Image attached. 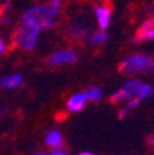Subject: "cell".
Listing matches in <instances>:
<instances>
[{
    "instance_id": "cell-7",
    "label": "cell",
    "mask_w": 154,
    "mask_h": 155,
    "mask_svg": "<svg viewBox=\"0 0 154 155\" xmlns=\"http://www.w3.org/2000/svg\"><path fill=\"white\" fill-rule=\"evenodd\" d=\"M94 15L99 25V31H106L111 22V10L104 4H100L94 8Z\"/></svg>"
},
{
    "instance_id": "cell-8",
    "label": "cell",
    "mask_w": 154,
    "mask_h": 155,
    "mask_svg": "<svg viewBox=\"0 0 154 155\" xmlns=\"http://www.w3.org/2000/svg\"><path fill=\"white\" fill-rule=\"evenodd\" d=\"M24 82V76L21 74H9L0 78V87L6 90H15Z\"/></svg>"
},
{
    "instance_id": "cell-1",
    "label": "cell",
    "mask_w": 154,
    "mask_h": 155,
    "mask_svg": "<svg viewBox=\"0 0 154 155\" xmlns=\"http://www.w3.org/2000/svg\"><path fill=\"white\" fill-rule=\"evenodd\" d=\"M60 3L61 2H58V0H50L47 4L42 3L32 6L22 14L21 25L32 28L38 32L54 28L61 11Z\"/></svg>"
},
{
    "instance_id": "cell-13",
    "label": "cell",
    "mask_w": 154,
    "mask_h": 155,
    "mask_svg": "<svg viewBox=\"0 0 154 155\" xmlns=\"http://www.w3.org/2000/svg\"><path fill=\"white\" fill-rule=\"evenodd\" d=\"M108 40V35L106 33V31H97V32L92 33V36H89V42L92 46H100Z\"/></svg>"
},
{
    "instance_id": "cell-12",
    "label": "cell",
    "mask_w": 154,
    "mask_h": 155,
    "mask_svg": "<svg viewBox=\"0 0 154 155\" xmlns=\"http://www.w3.org/2000/svg\"><path fill=\"white\" fill-rule=\"evenodd\" d=\"M85 97H86L87 101H99L103 98V90L100 87H96V86H92V87H87L86 90L84 91Z\"/></svg>"
},
{
    "instance_id": "cell-6",
    "label": "cell",
    "mask_w": 154,
    "mask_h": 155,
    "mask_svg": "<svg viewBox=\"0 0 154 155\" xmlns=\"http://www.w3.org/2000/svg\"><path fill=\"white\" fill-rule=\"evenodd\" d=\"M136 42H151L154 39V21L153 18L146 19L145 22L139 26L136 32Z\"/></svg>"
},
{
    "instance_id": "cell-4",
    "label": "cell",
    "mask_w": 154,
    "mask_h": 155,
    "mask_svg": "<svg viewBox=\"0 0 154 155\" xmlns=\"http://www.w3.org/2000/svg\"><path fill=\"white\" fill-rule=\"evenodd\" d=\"M40 32L28 26L19 25L13 35V45L21 51H32L39 42Z\"/></svg>"
},
{
    "instance_id": "cell-9",
    "label": "cell",
    "mask_w": 154,
    "mask_h": 155,
    "mask_svg": "<svg viewBox=\"0 0 154 155\" xmlns=\"http://www.w3.org/2000/svg\"><path fill=\"white\" fill-rule=\"evenodd\" d=\"M86 103H87V100H86V97H85V94L78 91V93H74L68 98L67 110L70 112H79V111H82L85 108Z\"/></svg>"
},
{
    "instance_id": "cell-19",
    "label": "cell",
    "mask_w": 154,
    "mask_h": 155,
    "mask_svg": "<svg viewBox=\"0 0 154 155\" xmlns=\"http://www.w3.org/2000/svg\"><path fill=\"white\" fill-rule=\"evenodd\" d=\"M58 2H61V0H58Z\"/></svg>"
},
{
    "instance_id": "cell-2",
    "label": "cell",
    "mask_w": 154,
    "mask_h": 155,
    "mask_svg": "<svg viewBox=\"0 0 154 155\" xmlns=\"http://www.w3.org/2000/svg\"><path fill=\"white\" fill-rule=\"evenodd\" d=\"M151 94H153V87L150 83H145L139 79H129L119 90L112 93L110 98L112 103H126L133 98H138L142 103L151 97Z\"/></svg>"
},
{
    "instance_id": "cell-15",
    "label": "cell",
    "mask_w": 154,
    "mask_h": 155,
    "mask_svg": "<svg viewBox=\"0 0 154 155\" xmlns=\"http://www.w3.org/2000/svg\"><path fill=\"white\" fill-rule=\"evenodd\" d=\"M35 155H70V154L63 151V150H51L50 152H38Z\"/></svg>"
},
{
    "instance_id": "cell-17",
    "label": "cell",
    "mask_w": 154,
    "mask_h": 155,
    "mask_svg": "<svg viewBox=\"0 0 154 155\" xmlns=\"http://www.w3.org/2000/svg\"><path fill=\"white\" fill-rule=\"evenodd\" d=\"M4 50H6V43H4L3 39L0 38V55L4 53Z\"/></svg>"
},
{
    "instance_id": "cell-5",
    "label": "cell",
    "mask_w": 154,
    "mask_h": 155,
    "mask_svg": "<svg viewBox=\"0 0 154 155\" xmlns=\"http://www.w3.org/2000/svg\"><path fill=\"white\" fill-rule=\"evenodd\" d=\"M77 53L72 48H61L57 50L49 57V64L51 67H61V65H72L77 61Z\"/></svg>"
},
{
    "instance_id": "cell-16",
    "label": "cell",
    "mask_w": 154,
    "mask_h": 155,
    "mask_svg": "<svg viewBox=\"0 0 154 155\" xmlns=\"http://www.w3.org/2000/svg\"><path fill=\"white\" fill-rule=\"evenodd\" d=\"M0 24L4 26L10 25L11 24V17L9 15V14H6V15H0Z\"/></svg>"
},
{
    "instance_id": "cell-18",
    "label": "cell",
    "mask_w": 154,
    "mask_h": 155,
    "mask_svg": "<svg viewBox=\"0 0 154 155\" xmlns=\"http://www.w3.org/2000/svg\"><path fill=\"white\" fill-rule=\"evenodd\" d=\"M79 155H94V154H92V152H87V151H84V152H80Z\"/></svg>"
},
{
    "instance_id": "cell-3",
    "label": "cell",
    "mask_w": 154,
    "mask_h": 155,
    "mask_svg": "<svg viewBox=\"0 0 154 155\" xmlns=\"http://www.w3.org/2000/svg\"><path fill=\"white\" fill-rule=\"evenodd\" d=\"M153 57L149 54H133L126 57L119 65L122 74L125 75H138V74H147L153 69Z\"/></svg>"
},
{
    "instance_id": "cell-10",
    "label": "cell",
    "mask_w": 154,
    "mask_h": 155,
    "mask_svg": "<svg viewBox=\"0 0 154 155\" xmlns=\"http://www.w3.org/2000/svg\"><path fill=\"white\" fill-rule=\"evenodd\" d=\"M68 33L77 42H85L90 36L89 29L86 26H84L82 24H71V26L68 28Z\"/></svg>"
},
{
    "instance_id": "cell-14",
    "label": "cell",
    "mask_w": 154,
    "mask_h": 155,
    "mask_svg": "<svg viewBox=\"0 0 154 155\" xmlns=\"http://www.w3.org/2000/svg\"><path fill=\"white\" fill-rule=\"evenodd\" d=\"M10 10H11V2L7 0V2L3 3V6L0 7V15H6V14H9Z\"/></svg>"
},
{
    "instance_id": "cell-11",
    "label": "cell",
    "mask_w": 154,
    "mask_h": 155,
    "mask_svg": "<svg viewBox=\"0 0 154 155\" xmlns=\"http://www.w3.org/2000/svg\"><path fill=\"white\" fill-rule=\"evenodd\" d=\"M45 143L50 150H61V147H63V134H61V132L57 129L50 130L45 137Z\"/></svg>"
}]
</instances>
